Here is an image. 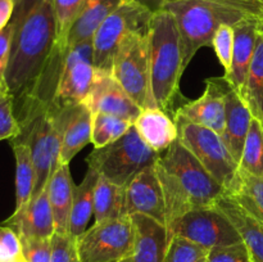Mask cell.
I'll use <instances>...</instances> for the list:
<instances>
[{
    "instance_id": "1",
    "label": "cell",
    "mask_w": 263,
    "mask_h": 262,
    "mask_svg": "<svg viewBox=\"0 0 263 262\" xmlns=\"http://www.w3.org/2000/svg\"><path fill=\"white\" fill-rule=\"evenodd\" d=\"M166 202V226L195 208L213 205L226 189L177 139L156 162Z\"/></svg>"
},
{
    "instance_id": "2",
    "label": "cell",
    "mask_w": 263,
    "mask_h": 262,
    "mask_svg": "<svg viewBox=\"0 0 263 262\" xmlns=\"http://www.w3.org/2000/svg\"><path fill=\"white\" fill-rule=\"evenodd\" d=\"M163 9L176 20L185 67L203 46H212L216 31L246 20H263V0H164Z\"/></svg>"
},
{
    "instance_id": "3",
    "label": "cell",
    "mask_w": 263,
    "mask_h": 262,
    "mask_svg": "<svg viewBox=\"0 0 263 262\" xmlns=\"http://www.w3.org/2000/svg\"><path fill=\"white\" fill-rule=\"evenodd\" d=\"M148 59L152 94L157 107L167 112L180 95L186 69L179 26L166 9L153 13L148 28Z\"/></svg>"
},
{
    "instance_id": "4",
    "label": "cell",
    "mask_w": 263,
    "mask_h": 262,
    "mask_svg": "<svg viewBox=\"0 0 263 262\" xmlns=\"http://www.w3.org/2000/svg\"><path fill=\"white\" fill-rule=\"evenodd\" d=\"M159 156L161 153L143 140L133 123L116 141L95 148L86 157V162L87 167L94 169L100 176L126 188L143 170L156 164Z\"/></svg>"
},
{
    "instance_id": "5",
    "label": "cell",
    "mask_w": 263,
    "mask_h": 262,
    "mask_svg": "<svg viewBox=\"0 0 263 262\" xmlns=\"http://www.w3.org/2000/svg\"><path fill=\"white\" fill-rule=\"evenodd\" d=\"M179 130V141L200 162L211 176L226 192L234 186L239 175V163L234 159L222 136L211 128L174 116Z\"/></svg>"
},
{
    "instance_id": "6",
    "label": "cell",
    "mask_w": 263,
    "mask_h": 262,
    "mask_svg": "<svg viewBox=\"0 0 263 262\" xmlns=\"http://www.w3.org/2000/svg\"><path fill=\"white\" fill-rule=\"evenodd\" d=\"M17 138L27 141L31 149L35 167L33 198L45 189L51 175L61 164V128L53 105H48L27 122L22 123Z\"/></svg>"
},
{
    "instance_id": "7",
    "label": "cell",
    "mask_w": 263,
    "mask_h": 262,
    "mask_svg": "<svg viewBox=\"0 0 263 262\" xmlns=\"http://www.w3.org/2000/svg\"><path fill=\"white\" fill-rule=\"evenodd\" d=\"M112 76L141 109L157 107L151 87L148 30L123 39L113 57Z\"/></svg>"
},
{
    "instance_id": "8",
    "label": "cell",
    "mask_w": 263,
    "mask_h": 262,
    "mask_svg": "<svg viewBox=\"0 0 263 262\" xmlns=\"http://www.w3.org/2000/svg\"><path fill=\"white\" fill-rule=\"evenodd\" d=\"M153 13L135 0H123L102 23L92 38L94 67L112 73L113 57L123 39L131 32L146 31Z\"/></svg>"
},
{
    "instance_id": "9",
    "label": "cell",
    "mask_w": 263,
    "mask_h": 262,
    "mask_svg": "<svg viewBox=\"0 0 263 262\" xmlns=\"http://www.w3.org/2000/svg\"><path fill=\"white\" fill-rule=\"evenodd\" d=\"M131 216L95 222L77 239L82 262H120L128 256L134 243Z\"/></svg>"
},
{
    "instance_id": "10",
    "label": "cell",
    "mask_w": 263,
    "mask_h": 262,
    "mask_svg": "<svg viewBox=\"0 0 263 262\" xmlns=\"http://www.w3.org/2000/svg\"><path fill=\"white\" fill-rule=\"evenodd\" d=\"M168 238L179 235L204 248L241 241L235 226L216 204L195 208L167 225Z\"/></svg>"
},
{
    "instance_id": "11",
    "label": "cell",
    "mask_w": 263,
    "mask_h": 262,
    "mask_svg": "<svg viewBox=\"0 0 263 262\" xmlns=\"http://www.w3.org/2000/svg\"><path fill=\"white\" fill-rule=\"evenodd\" d=\"M92 59V40L76 44L67 50L51 104L63 107L85 103L97 76Z\"/></svg>"
},
{
    "instance_id": "12",
    "label": "cell",
    "mask_w": 263,
    "mask_h": 262,
    "mask_svg": "<svg viewBox=\"0 0 263 262\" xmlns=\"http://www.w3.org/2000/svg\"><path fill=\"white\" fill-rule=\"evenodd\" d=\"M230 84L225 77L205 80V90L199 98L187 102L175 110L174 116L211 128L222 135L225 128V97Z\"/></svg>"
},
{
    "instance_id": "13",
    "label": "cell",
    "mask_w": 263,
    "mask_h": 262,
    "mask_svg": "<svg viewBox=\"0 0 263 262\" xmlns=\"http://www.w3.org/2000/svg\"><path fill=\"white\" fill-rule=\"evenodd\" d=\"M136 213L166 225V202L156 164L143 170L126 186V215Z\"/></svg>"
},
{
    "instance_id": "14",
    "label": "cell",
    "mask_w": 263,
    "mask_h": 262,
    "mask_svg": "<svg viewBox=\"0 0 263 262\" xmlns=\"http://www.w3.org/2000/svg\"><path fill=\"white\" fill-rule=\"evenodd\" d=\"M53 105L61 128V163L69 164L81 149L91 143L92 112L86 103L72 105Z\"/></svg>"
},
{
    "instance_id": "15",
    "label": "cell",
    "mask_w": 263,
    "mask_h": 262,
    "mask_svg": "<svg viewBox=\"0 0 263 262\" xmlns=\"http://www.w3.org/2000/svg\"><path fill=\"white\" fill-rule=\"evenodd\" d=\"M85 103L92 113H108L125 118L133 123L141 112V108L116 81L112 73L99 71H97L94 85Z\"/></svg>"
},
{
    "instance_id": "16",
    "label": "cell",
    "mask_w": 263,
    "mask_h": 262,
    "mask_svg": "<svg viewBox=\"0 0 263 262\" xmlns=\"http://www.w3.org/2000/svg\"><path fill=\"white\" fill-rule=\"evenodd\" d=\"M2 223L14 229L21 239H50L55 233V223L46 189Z\"/></svg>"
},
{
    "instance_id": "17",
    "label": "cell",
    "mask_w": 263,
    "mask_h": 262,
    "mask_svg": "<svg viewBox=\"0 0 263 262\" xmlns=\"http://www.w3.org/2000/svg\"><path fill=\"white\" fill-rule=\"evenodd\" d=\"M134 223V243L131 252L120 262H163L168 246L166 225L144 215H131Z\"/></svg>"
},
{
    "instance_id": "18",
    "label": "cell",
    "mask_w": 263,
    "mask_h": 262,
    "mask_svg": "<svg viewBox=\"0 0 263 262\" xmlns=\"http://www.w3.org/2000/svg\"><path fill=\"white\" fill-rule=\"evenodd\" d=\"M262 20H246L234 26V49L231 68L223 74L233 89L240 92L248 74L249 66L254 55L259 23Z\"/></svg>"
},
{
    "instance_id": "19",
    "label": "cell",
    "mask_w": 263,
    "mask_h": 262,
    "mask_svg": "<svg viewBox=\"0 0 263 262\" xmlns=\"http://www.w3.org/2000/svg\"><path fill=\"white\" fill-rule=\"evenodd\" d=\"M225 109V128L221 136L234 159L239 163L253 115L240 94L233 87L226 92Z\"/></svg>"
},
{
    "instance_id": "20",
    "label": "cell",
    "mask_w": 263,
    "mask_h": 262,
    "mask_svg": "<svg viewBox=\"0 0 263 262\" xmlns=\"http://www.w3.org/2000/svg\"><path fill=\"white\" fill-rule=\"evenodd\" d=\"M229 217L248 248L252 262H263V222L247 212L228 193L215 203Z\"/></svg>"
},
{
    "instance_id": "21",
    "label": "cell",
    "mask_w": 263,
    "mask_h": 262,
    "mask_svg": "<svg viewBox=\"0 0 263 262\" xmlns=\"http://www.w3.org/2000/svg\"><path fill=\"white\" fill-rule=\"evenodd\" d=\"M134 126L143 140L161 154L179 139L176 121L158 107L141 109Z\"/></svg>"
},
{
    "instance_id": "22",
    "label": "cell",
    "mask_w": 263,
    "mask_h": 262,
    "mask_svg": "<svg viewBox=\"0 0 263 262\" xmlns=\"http://www.w3.org/2000/svg\"><path fill=\"white\" fill-rule=\"evenodd\" d=\"M45 189L48 193L51 211H53L55 233L67 234L74 190H76V184L72 179L69 164H59L58 169L51 175Z\"/></svg>"
},
{
    "instance_id": "23",
    "label": "cell",
    "mask_w": 263,
    "mask_h": 262,
    "mask_svg": "<svg viewBox=\"0 0 263 262\" xmlns=\"http://www.w3.org/2000/svg\"><path fill=\"white\" fill-rule=\"evenodd\" d=\"M122 2L123 0H86L69 28L67 50L76 44L92 40L105 18Z\"/></svg>"
},
{
    "instance_id": "24",
    "label": "cell",
    "mask_w": 263,
    "mask_h": 262,
    "mask_svg": "<svg viewBox=\"0 0 263 262\" xmlns=\"http://www.w3.org/2000/svg\"><path fill=\"white\" fill-rule=\"evenodd\" d=\"M99 174L91 167H87L81 184L76 185L71 215H69L68 234L79 238L89 223L90 217L94 215V192Z\"/></svg>"
},
{
    "instance_id": "25",
    "label": "cell",
    "mask_w": 263,
    "mask_h": 262,
    "mask_svg": "<svg viewBox=\"0 0 263 262\" xmlns=\"http://www.w3.org/2000/svg\"><path fill=\"white\" fill-rule=\"evenodd\" d=\"M15 159V208L20 210L31 200L35 188V167L30 145L21 138L10 140Z\"/></svg>"
},
{
    "instance_id": "26",
    "label": "cell",
    "mask_w": 263,
    "mask_h": 262,
    "mask_svg": "<svg viewBox=\"0 0 263 262\" xmlns=\"http://www.w3.org/2000/svg\"><path fill=\"white\" fill-rule=\"evenodd\" d=\"M254 118L263 122V30L259 28L256 50L249 66L246 82L239 92Z\"/></svg>"
},
{
    "instance_id": "27",
    "label": "cell",
    "mask_w": 263,
    "mask_h": 262,
    "mask_svg": "<svg viewBox=\"0 0 263 262\" xmlns=\"http://www.w3.org/2000/svg\"><path fill=\"white\" fill-rule=\"evenodd\" d=\"M126 215V188L113 184L105 177L98 179L94 192L95 222Z\"/></svg>"
},
{
    "instance_id": "28",
    "label": "cell",
    "mask_w": 263,
    "mask_h": 262,
    "mask_svg": "<svg viewBox=\"0 0 263 262\" xmlns=\"http://www.w3.org/2000/svg\"><path fill=\"white\" fill-rule=\"evenodd\" d=\"M226 193L247 212L263 222V175H251L239 169L236 182Z\"/></svg>"
},
{
    "instance_id": "29",
    "label": "cell",
    "mask_w": 263,
    "mask_h": 262,
    "mask_svg": "<svg viewBox=\"0 0 263 262\" xmlns=\"http://www.w3.org/2000/svg\"><path fill=\"white\" fill-rule=\"evenodd\" d=\"M133 122L103 112L92 113L91 143L94 148H103L127 133Z\"/></svg>"
},
{
    "instance_id": "30",
    "label": "cell",
    "mask_w": 263,
    "mask_h": 262,
    "mask_svg": "<svg viewBox=\"0 0 263 262\" xmlns=\"http://www.w3.org/2000/svg\"><path fill=\"white\" fill-rule=\"evenodd\" d=\"M239 169L251 175H263V122L254 117L247 135Z\"/></svg>"
},
{
    "instance_id": "31",
    "label": "cell",
    "mask_w": 263,
    "mask_h": 262,
    "mask_svg": "<svg viewBox=\"0 0 263 262\" xmlns=\"http://www.w3.org/2000/svg\"><path fill=\"white\" fill-rule=\"evenodd\" d=\"M208 249L186 238L172 235L168 238L163 262H205Z\"/></svg>"
},
{
    "instance_id": "32",
    "label": "cell",
    "mask_w": 263,
    "mask_h": 262,
    "mask_svg": "<svg viewBox=\"0 0 263 262\" xmlns=\"http://www.w3.org/2000/svg\"><path fill=\"white\" fill-rule=\"evenodd\" d=\"M86 0H54L59 45L67 51V38L74 18L84 7Z\"/></svg>"
},
{
    "instance_id": "33",
    "label": "cell",
    "mask_w": 263,
    "mask_h": 262,
    "mask_svg": "<svg viewBox=\"0 0 263 262\" xmlns=\"http://www.w3.org/2000/svg\"><path fill=\"white\" fill-rule=\"evenodd\" d=\"M21 134V123L15 116L13 98L5 91L0 95V141L12 140Z\"/></svg>"
},
{
    "instance_id": "34",
    "label": "cell",
    "mask_w": 263,
    "mask_h": 262,
    "mask_svg": "<svg viewBox=\"0 0 263 262\" xmlns=\"http://www.w3.org/2000/svg\"><path fill=\"white\" fill-rule=\"evenodd\" d=\"M50 262H82L77 249V239L68 233H54L51 236Z\"/></svg>"
},
{
    "instance_id": "35",
    "label": "cell",
    "mask_w": 263,
    "mask_h": 262,
    "mask_svg": "<svg viewBox=\"0 0 263 262\" xmlns=\"http://www.w3.org/2000/svg\"><path fill=\"white\" fill-rule=\"evenodd\" d=\"M212 48L217 55L218 62L228 73L231 68L234 49V26L223 25L215 32L212 39Z\"/></svg>"
},
{
    "instance_id": "36",
    "label": "cell",
    "mask_w": 263,
    "mask_h": 262,
    "mask_svg": "<svg viewBox=\"0 0 263 262\" xmlns=\"http://www.w3.org/2000/svg\"><path fill=\"white\" fill-rule=\"evenodd\" d=\"M22 243L14 229L0 223V262H21Z\"/></svg>"
},
{
    "instance_id": "37",
    "label": "cell",
    "mask_w": 263,
    "mask_h": 262,
    "mask_svg": "<svg viewBox=\"0 0 263 262\" xmlns=\"http://www.w3.org/2000/svg\"><path fill=\"white\" fill-rule=\"evenodd\" d=\"M205 262H252L248 248L243 241L208 249Z\"/></svg>"
},
{
    "instance_id": "38",
    "label": "cell",
    "mask_w": 263,
    "mask_h": 262,
    "mask_svg": "<svg viewBox=\"0 0 263 262\" xmlns=\"http://www.w3.org/2000/svg\"><path fill=\"white\" fill-rule=\"evenodd\" d=\"M25 262H50V239H21Z\"/></svg>"
},
{
    "instance_id": "39",
    "label": "cell",
    "mask_w": 263,
    "mask_h": 262,
    "mask_svg": "<svg viewBox=\"0 0 263 262\" xmlns=\"http://www.w3.org/2000/svg\"><path fill=\"white\" fill-rule=\"evenodd\" d=\"M13 33H14V23L10 21L7 27L0 31V73L4 74L9 61L10 49H12Z\"/></svg>"
},
{
    "instance_id": "40",
    "label": "cell",
    "mask_w": 263,
    "mask_h": 262,
    "mask_svg": "<svg viewBox=\"0 0 263 262\" xmlns=\"http://www.w3.org/2000/svg\"><path fill=\"white\" fill-rule=\"evenodd\" d=\"M15 0H0V31L7 27L15 12Z\"/></svg>"
},
{
    "instance_id": "41",
    "label": "cell",
    "mask_w": 263,
    "mask_h": 262,
    "mask_svg": "<svg viewBox=\"0 0 263 262\" xmlns=\"http://www.w3.org/2000/svg\"><path fill=\"white\" fill-rule=\"evenodd\" d=\"M139 4H141L143 7H145L146 9L151 10L152 13L159 12V10L163 9L164 0H135Z\"/></svg>"
},
{
    "instance_id": "42",
    "label": "cell",
    "mask_w": 263,
    "mask_h": 262,
    "mask_svg": "<svg viewBox=\"0 0 263 262\" xmlns=\"http://www.w3.org/2000/svg\"><path fill=\"white\" fill-rule=\"evenodd\" d=\"M7 91V87H5V82H4V74L0 73V95L4 94Z\"/></svg>"
},
{
    "instance_id": "43",
    "label": "cell",
    "mask_w": 263,
    "mask_h": 262,
    "mask_svg": "<svg viewBox=\"0 0 263 262\" xmlns=\"http://www.w3.org/2000/svg\"><path fill=\"white\" fill-rule=\"evenodd\" d=\"M259 28H262L263 30V20L261 21V23H259Z\"/></svg>"
},
{
    "instance_id": "44",
    "label": "cell",
    "mask_w": 263,
    "mask_h": 262,
    "mask_svg": "<svg viewBox=\"0 0 263 262\" xmlns=\"http://www.w3.org/2000/svg\"><path fill=\"white\" fill-rule=\"evenodd\" d=\"M20 2H22V0H15V4H18Z\"/></svg>"
},
{
    "instance_id": "45",
    "label": "cell",
    "mask_w": 263,
    "mask_h": 262,
    "mask_svg": "<svg viewBox=\"0 0 263 262\" xmlns=\"http://www.w3.org/2000/svg\"><path fill=\"white\" fill-rule=\"evenodd\" d=\"M21 262H25V259H22V261H21Z\"/></svg>"
}]
</instances>
